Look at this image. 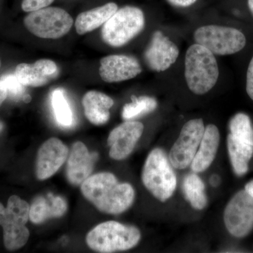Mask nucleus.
<instances>
[{
  "instance_id": "f257e3e1",
  "label": "nucleus",
  "mask_w": 253,
  "mask_h": 253,
  "mask_svg": "<svg viewBox=\"0 0 253 253\" xmlns=\"http://www.w3.org/2000/svg\"><path fill=\"white\" fill-rule=\"evenodd\" d=\"M83 196L100 212L119 214L131 207L135 198L134 188L120 183L110 172L93 174L81 185Z\"/></svg>"
},
{
  "instance_id": "f03ea898",
  "label": "nucleus",
  "mask_w": 253,
  "mask_h": 253,
  "mask_svg": "<svg viewBox=\"0 0 253 253\" xmlns=\"http://www.w3.org/2000/svg\"><path fill=\"white\" fill-rule=\"evenodd\" d=\"M184 76L188 87L195 94L203 95L214 87L219 71L214 55L204 46H189L185 56Z\"/></svg>"
},
{
  "instance_id": "7ed1b4c3",
  "label": "nucleus",
  "mask_w": 253,
  "mask_h": 253,
  "mask_svg": "<svg viewBox=\"0 0 253 253\" xmlns=\"http://www.w3.org/2000/svg\"><path fill=\"white\" fill-rule=\"evenodd\" d=\"M140 239V231L135 226L108 221L93 228L86 236V243L96 252L110 253L133 249Z\"/></svg>"
},
{
  "instance_id": "20e7f679",
  "label": "nucleus",
  "mask_w": 253,
  "mask_h": 253,
  "mask_svg": "<svg viewBox=\"0 0 253 253\" xmlns=\"http://www.w3.org/2000/svg\"><path fill=\"white\" fill-rule=\"evenodd\" d=\"M141 179L145 187L161 202H166L174 194L176 174L163 150L151 151L145 161Z\"/></svg>"
},
{
  "instance_id": "39448f33",
  "label": "nucleus",
  "mask_w": 253,
  "mask_h": 253,
  "mask_svg": "<svg viewBox=\"0 0 253 253\" xmlns=\"http://www.w3.org/2000/svg\"><path fill=\"white\" fill-rule=\"evenodd\" d=\"M30 205L17 196H11L7 206L0 203V226L4 231L5 248L16 251L27 244L30 231L26 227L29 219Z\"/></svg>"
},
{
  "instance_id": "423d86ee",
  "label": "nucleus",
  "mask_w": 253,
  "mask_h": 253,
  "mask_svg": "<svg viewBox=\"0 0 253 253\" xmlns=\"http://www.w3.org/2000/svg\"><path fill=\"white\" fill-rule=\"evenodd\" d=\"M144 15L139 8L125 6L104 23L101 36L106 44L120 47L129 42L144 29Z\"/></svg>"
},
{
  "instance_id": "0eeeda50",
  "label": "nucleus",
  "mask_w": 253,
  "mask_h": 253,
  "mask_svg": "<svg viewBox=\"0 0 253 253\" xmlns=\"http://www.w3.org/2000/svg\"><path fill=\"white\" fill-rule=\"evenodd\" d=\"M194 37L196 44L204 46L218 56L236 54L246 44V38L242 32L226 26H202L196 30Z\"/></svg>"
},
{
  "instance_id": "6e6552de",
  "label": "nucleus",
  "mask_w": 253,
  "mask_h": 253,
  "mask_svg": "<svg viewBox=\"0 0 253 253\" xmlns=\"http://www.w3.org/2000/svg\"><path fill=\"white\" fill-rule=\"evenodd\" d=\"M73 23L71 15L57 7H45L32 11L24 18L28 31L44 39H58L64 36L72 28Z\"/></svg>"
},
{
  "instance_id": "1a4fd4ad",
  "label": "nucleus",
  "mask_w": 253,
  "mask_h": 253,
  "mask_svg": "<svg viewBox=\"0 0 253 253\" xmlns=\"http://www.w3.org/2000/svg\"><path fill=\"white\" fill-rule=\"evenodd\" d=\"M202 119H193L184 124L177 140L169 152V162L172 167L184 169L192 163L205 131Z\"/></svg>"
},
{
  "instance_id": "9d476101",
  "label": "nucleus",
  "mask_w": 253,
  "mask_h": 253,
  "mask_svg": "<svg viewBox=\"0 0 253 253\" xmlns=\"http://www.w3.org/2000/svg\"><path fill=\"white\" fill-rule=\"evenodd\" d=\"M224 224L234 237H246L253 229V199L245 190L236 193L226 205Z\"/></svg>"
},
{
  "instance_id": "9b49d317",
  "label": "nucleus",
  "mask_w": 253,
  "mask_h": 253,
  "mask_svg": "<svg viewBox=\"0 0 253 253\" xmlns=\"http://www.w3.org/2000/svg\"><path fill=\"white\" fill-rule=\"evenodd\" d=\"M144 125L138 121H126L113 129L108 138L109 156L122 161L129 156L144 131Z\"/></svg>"
},
{
  "instance_id": "f8f14e48",
  "label": "nucleus",
  "mask_w": 253,
  "mask_h": 253,
  "mask_svg": "<svg viewBox=\"0 0 253 253\" xmlns=\"http://www.w3.org/2000/svg\"><path fill=\"white\" fill-rule=\"evenodd\" d=\"M68 155L69 149L57 138H50L43 143L37 156V178L42 181L51 177L66 162Z\"/></svg>"
},
{
  "instance_id": "ddd939ff",
  "label": "nucleus",
  "mask_w": 253,
  "mask_h": 253,
  "mask_svg": "<svg viewBox=\"0 0 253 253\" xmlns=\"http://www.w3.org/2000/svg\"><path fill=\"white\" fill-rule=\"evenodd\" d=\"M179 54L177 46L161 31H156L145 51L144 59L152 71L163 72L175 63Z\"/></svg>"
},
{
  "instance_id": "4468645a",
  "label": "nucleus",
  "mask_w": 253,
  "mask_h": 253,
  "mask_svg": "<svg viewBox=\"0 0 253 253\" xmlns=\"http://www.w3.org/2000/svg\"><path fill=\"white\" fill-rule=\"evenodd\" d=\"M99 156L97 153H89L85 144L81 141L75 142L68 155L66 166V178L73 186H81L91 176Z\"/></svg>"
},
{
  "instance_id": "2eb2a0df",
  "label": "nucleus",
  "mask_w": 253,
  "mask_h": 253,
  "mask_svg": "<svg viewBox=\"0 0 253 253\" xmlns=\"http://www.w3.org/2000/svg\"><path fill=\"white\" fill-rule=\"evenodd\" d=\"M141 71L139 61L126 55H111L100 61V77L106 83L128 81L136 77Z\"/></svg>"
},
{
  "instance_id": "dca6fc26",
  "label": "nucleus",
  "mask_w": 253,
  "mask_h": 253,
  "mask_svg": "<svg viewBox=\"0 0 253 253\" xmlns=\"http://www.w3.org/2000/svg\"><path fill=\"white\" fill-rule=\"evenodd\" d=\"M57 73L56 63L51 60L41 59L33 64L20 63L14 74L23 85L38 87L47 84Z\"/></svg>"
},
{
  "instance_id": "f3484780",
  "label": "nucleus",
  "mask_w": 253,
  "mask_h": 253,
  "mask_svg": "<svg viewBox=\"0 0 253 253\" xmlns=\"http://www.w3.org/2000/svg\"><path fill=\"white\" fill-rule=\"evenodd\" d=\"M67 210V202L61 196H39L30 206L29 219L33 224H42L48 219L63 217Z\"/></svg>"
},
{
  "instance_id": "a211bd4d",
  "label": "nucleus",
  "mask_w": 253,
  "mask_h": 253,
  "mask_svg": "<svg viewBox=\"0 0 253 253\" xmlns=\"http://www.w3.org/2000/svg\"><path fill=\"white\" fill-rule=\"evenodd\" d=\"M220 141L217 126L209 125L205 128L204 136L191 164L194 172H202L208 169L215 158Z\"/></svg>"
},
{
  "instance_id": "6ab92c4d",
  "label": "nucleus",
  "mask_w": 253,
  "mask_h": 253,
  "mask_svg": "<svg viewBox=\"0 0 253 253\" xmlns=\"http://www.w3.org/2000/svg\"><path fill=\"white\" fill-rule=\"evenodd\" d=\"M84 115L95 126H102L109 121V110L114 101L108 95L98 91H89L83 98Z\"/></svg>"
},
{
  "instance_id": "aec40b11",
  "label": "nucleus",
  "mask_w": 253,
  "mask_h": 253,
  "mask_svg": "<svg viewBox=\"0 0 253 253\" xmlns=\"http://www.w3.org/2000/svg\"><path fill=\"white\" fill-rule=\"evenodd\" d=\"M118 9V5L116 3L110 2L104 6L81 13L76 18L75 24L76 31L79 35H84L94 31L101 25L107 22Z\"/></svg>"
},
{
  "instance_id": "412c9836",
  "label": "nucleus",
  "mask_w": 253,
  "mask_h": 253,
  "mask_svg": "<svg viewBox=\"0 0 253 253\" xmlns=\"http://www.w3.org/2000/svg\"><path fill=\"white\" fill-rule=\"evenodd\" d=\"M227 149L234 172L237 176L244 175L249 171V163L253 156V146L229 134L227 136Z\"/></svg>"
},
{
  "instance_id": "4be33fe9",
  "label": "nucleus",
  "mask_w": 253,
  "mask_h": 253,
  "mask_svg": "<svg viewBox=\"0 0 253 253\" xmlns=\"http://www.w3.org/2000/svg\"><path fill=\"white\" fill-rule=\"evenodd\" d=\"M183 191L186 200L196 210L204 209L208 203L205 184L197 174H189L183 181Z\"/></svg>"
},
{
  "instance_id": "5701e85b",
  "label": "nucleus",
  "mask_w": 253,
  "mask_h": 253,
  "mask_svg": "<svg viewBox=\"0 0 253 253\" xmlns=\"http://www.w3.org/2000/svg\"><path fill=\"white\" fill-rule=\"evenodd\" d=\"M157 106V101L151 96H132V102L125 105L123 107L122 117L126 121L140 117L153 112Z\"/></svg>"
},
{
  "instance_id": "b1692460",
  "label": "nucleus",
  "mask_w": 253,
  "mask_h": 253,
  "mask_svg": "<svg viewBox=\"0 0 253 253\" xmlns=\"http://www.w3.org/2000/svg\"><path fill=\"white\" fill-rule=\"evenodd\" d=\"M51 106L55 118L60 126H72L73 114L68 100L65 97L63 89H56L51 94Z\"/></svg>"
},
{
  "instance_id": "393cba45",
  "label": "nucleus",
  "mask_w": 253,
  "mask_h": 253,
  "mask_svg": "<svg viewBox=\"0 0 253 253\" xmlns=\"http://www.w3.org/2000/svg\"><path fill=\"white\" fill-rule=\"evenodd\" d=\"M229 126L231 134L253 146V127L251 118L247 114L239 113L233 116Z\"/></svg>"
},
{
  "instance_id": "a878e982",
  "label": "nucleus",
  "mask_w": 253,
  "mask_h": 253,
  "mask_svg": "<svg viewBox=\"0 0 253 253\" xmlns=\"http://www.w3.org/2000/svg\"><path fill=\"white\" fill-rule=\"evenodd\" d=\"M11 99H18L23 97L25 86L15 74L4 75L0 78Z\"/></svg>"
},
{
  "instance_id": "bb28decb",
  "label": "nucleus",
  "mask_w": 253,
  "mask_h": 253,
  "mask_svg": "<svg viewBox=\"0 0 253 253\" xmlns=\"http://www.w3.org/2000/svg\"><path fill=\"white\" fill-rule=\"evenodd\" d=\"M54 0H23L21 7L26 12H32L45 8Z\"/></svg>"
},
{
  "instance_id": "cd10ccee",
  "label": "nucleus",
  "mask_w": 253,
  "mask_h": 253,
  "mask_svg": "<svg viewBox=\"0 0 253 253\" xmlns=\"http://www.w3.org/2000/svg\"><path fill=\"white\" fill-rule=\"evenodd\" d=\"M246 92L253 101V56L250 61L246 73Z\"/></svg>"
},
{
  "instance_id": "c85d7f7f",
  "label": "nucleus",
  "mask_w": 253,
  "mask_h": 253,
  "mask_svg": "<svg viewBox=\"0 0 253 253\" xmlns=\"http://www.w3.org/2000/svg\"><path fill=\"white\" fill-rule=\"evenodd\" d=\"M170 4L180 7H186L194 4L197 0H168Z\"/></svg>"
},
{
  "instance_id": "c756f323",
  "label": "nucleus",
  "mask_w": 253,
  "mask_h": 253,
  "mask_svg": "<svg viewBox=\"0 0 253 253\" xmlns=\"http://www.w3.org/2000/svg\"><path fill=\"white\" fill-rule=\"evenodd\" d=\"M7 97V91H6V88H5L4 84H3L2 82L0 80V106Z\"/></svg>"
},
{
  "instance_id": "7c9ffc66",
  "label": "nucleus",
  "mask_w": 253,
  "mask_h": 253,
  "mask_svg": "<svg viewBox=\"0 0 253 253\" xmlns=\"http://www.w3.org/2000/svg\"><path fill=\"white\" fill-rule=\"evenodd\" d=\"M244 190L253 199V179L246 184Z\"/></svg>"
},
{
  "instance_id": "2f4dec72",
  "label": "nucleus",
  "mask_w": 253,
  "mask_h": 253,
  "mask_svg": "<svg viewBox=\"0 0 253 253\" xmlns=\"http://www.w3.org/2000/svg\"><path fill=\"white\" fill-rule=\"evenodd\" d=\"M219 177L216 174L214 175L211 176V179H210V183H211V186L216 187L219 184Z\"/></svg>"
},
{
  "instance_id": "473e14b6",
  "label": "nucleus",
  "mask_w": 253,
  "mask_h": 253,
  "mask_svg": "<svg viewBox=\"0 0 253 253\" xmlns=\"http://www.w3.org/2000/svg\"><path fill=\"white\" fill-rule=\"evenodd\" d=\"M248 6L250 11L253 16V0H248Z\"/></svg>"
},
{
  "instance_id": "72a5a7b5",
  "label": "nucleus",
  "mask_w": 253,
  "mask_h": 253,
  "mask_svg": "<svg viewBox=\"0 0 253 253\" xmlns=\"http://www.w3.org/2000/svg\"><path fill=\"white\" fill-rule=\"evenodd\" d=\"M23 101L26 103L29 102V101H31V97H30V96H23Z\"/></svg>"
},
{
  "instance_id": "f704fd0d",
  "label": "nucleus",
  "mask_w": 253,
  "mask_h": 253,
  "mask_svg": "<svg viewBox=\"0 0 253 253\" xmlns=\"http://www.w3.org/2000/svg\"><path fill=\"white\" fill-rule=\"evenodd\" d=\"M3 127H4V125L1 122H0V131L2 130Z\"/></svg>"
},
{
  "instance_id": "c9c22d12",
  "label": "nucleus",
  "mask_w": 253,
  "mask_h": 253,
  "mask_svg": "<svg viewBox=\"0 0 253 253\" xmlns=\"http://www.w3.org/2000/svg\"><path fill=\"white\" fill-rule=\"evenodd\" d=\"M0 68H1V60H0Z\"/></svg>"
}]
</instances>
